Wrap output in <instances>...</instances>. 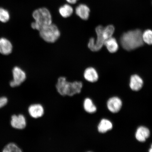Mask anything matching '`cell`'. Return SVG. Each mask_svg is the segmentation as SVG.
<instances>
[{"label": "cell", "mask_w": 152, "mask_h": 152, "mask_svg": "<svg viewBox=\"0 0 152 152\" xmlns=\"http://www.w3.org/2000/svg\"><path fill=\"white\" fill-rule=\"evenodd\" d=\"M142 41L149 45H152V30L147 29L145 30L142 34Z\"/></svg>", "instance_id": "cell-21"}, {"label": "cell", "mask_w": 152, "mask_h": 152, "mask_svg": "<svg viewBox=\"0 0 152 152\" xmlns=\"http://www.w3.org/2000/svg\"><path fill=\"white\" fill-rule=\"evenodd\" d=\"M76 14L82 20H87L90 16V10L87 5L80 4L78 5L75 9Z\"/></svg>", "instance_id": "cell-10"}, {"label": "cell", "mask_w": 152, "mask_h": 152, "mask_svg": "<svg viewBox=\"0 0 152 152\" xmlns=\"http://www.w3.org/2000/svg\"><path fill=\"white\" fill-rule=\"evenodd\" d=\"M115 30V27L112 25H110L106 26L105 27H104L102 33L106 40L110 37H113Z\"/></svg>", "instance_id": "cell-20"}, {"label": "cell", "mask_w": 152, "mask_h": 152, "mask_svg": "<svg viewBox=\"0 0 152 152\" xmlns=\"http://www.w3.org/2000/svg\"><path fill=\"white\" fill-rule=\"evenodd\" d=\"M35 22L31 24L34 29L39 31L42 28L52 23V15L48 9L42 7L36 10L33 13Z\"/></svg>", "instance_id": "cell-3"}, {"label": "cell", "mask_w": 152, "mask_h": 152, "mask_svg": "<svg viewBox=\"0 0 152 152\" xmlns=\"http://www.w3.org/2000/svg\"><path fill=\"white\" fill-rule=\"evenodd\" d=\"M28 111L30 116L35 119L42 117L44 114L43 106L40 104H31L28 107Z\"/></svg>", "instance_id": "cell-8"}, {"label": "cell", "mask_w": 152, "mask_h": 152, "mask_svg": "<svg viewBox=\"0 0 152 152\" xmlns=\"http://www.w3.org/2000/svg\"><path fill=\"white\" fill-rule=\"evenodd\" d=\"M150 131L147 128L140 126L138 129L136 134V137L139 141L145 142L150 136Z\"/></svg>", "instance_id": "cell-14"}, {"label": "cell", "mask_w": 152, "mask_h": 152, "mask_svg": "<svg viewBox=\"0 0 152 152\" xmlns=\"http://www.w3.org/2000/svg\"><path fill=\"white\" fill-rule=\"evenodd\" d=\"M143 84V80L139 76L134 75L131 77L130 86L132 90L134 91H139L142 88Z\"/></svg>", "instance_id": "cell-13"}, {"label": "cell", "mask_w": 152, "mask_h": 152, "mask_svg": "<svg viewBox=\"0 0 152 152\" xmlns=\"http://www.w3.org/2000/svg\"><path fill=\"white\" fill-rule=\"evenodd\" d=\"M3 152H22V151L17 144L13 142H10L4 147Z\"/></svg>", "instance_id": "cell-19"}, {"label": "cell", "mask_w": 152, "mask_h": 152, "mask_svg": "<svg viewBox=\"0 0 152 152\" xmlns=\"http://www.w3.org/2000/svg\"><path fill=\"white\" fill-rule=\"evenodd\" d=\"M113 125L110 121L107 119H102L99 124L98 129L99 132L104 133L111 130Z\"/></svg>", "instance_id": "cell-16"}, {"label": "cell", "mask_w": 152, "mask_h": 152, "mask_svg": "<svg viewBox=\"0 0 152 152\" xmlns=\"http://www.w3.org/2000/svg\"><path fill=\"white\" fill-rule=\"evenodd\" d=\"M13 80L10 82L11 87L14 88L20 86L26 80V74L23 70L18 66H15L12 71Z\"/></svg>", "instance_id": "cell-6"}, {"label": "cell", "mask_w": 152, "mask_h": 152, "mask_svg": "<svg viewBox=\"0 0 152 152\" xmlns=\"http://www.w3.org/2000/svg\"><path fill=\"white\" fill-rule=\"evenodd\" d=\"M83 106L85 111L87 113H93L96 111V106L90 98L85 99L83 102Z\"/></svg>", "instance_id": "cell-18"}, {"label": "cell", "mask_w": 152, "mask_h": 152, "mask_svg": "<svg viewBox=\"0 0 152 152\" xmlns=\"http://www.w3.org/2000/svg\"><path fill=\"white\" fill-rule=\"evenodd\" d=\"M122 102L117 97L110 98L108 101L107 106L110 111L113 113H117L121 110L122 106Z\"/></svg>", "instance_id": "cell-9"}, {"label": "cell", "mask_w": 152, "mask_h": 152, "mask_svg": "<svg viewBox=\"0 0 152 152\" xmlns=\"http://www.w3.org/2000/svg\"><path fill=\"white\" fill-rule=\"evenodd\" d=\"M104 27L102 26H99L96 28L97 38H90L88 43V47L92 52H97L102 48L106 41L104 37L102 31Z\"/></svg>", "instance_id": "cell-5"}, {"label": "cell", "mask_w": 152, "mask_h": 152, "mask_svg": "<svg viewBox=\"0 0 152 152\" xmlns=\"http://www.w3.org/2000/svg\"><path fill=\"white\" fill-rule=\"evenodd\" d=\"M83 77L86 80L91 83L96 82L99 78L98 72L95 68L92 67L87 68L85 70Z\"/></svg>", "instance_id": "cell-11"}, {"label": "cell", "mask_w": 152, "mask_h": 152, "mask_svg": "<svg viewBox=\"0 0 152 152\" xmlns=\"http://www.w3.org/2000/svg\"><path fill=\"white\" fill-rule=\"evenodd\" d=\"M39 35L48 43H54L59 38L61 33L57 26L51 24L42 28L39 31Z\"/></svg>", "instance_id": "cell-4"}, {"label": "cell", "mask_w": 152, "mask_h": 152, "mask_svg": "<svg viewBox=\"0 0 152 152\" xmlns=\"http://www.w3.org/2000/svg\"><path fill=\"white\" fill-rule=\"evenodd\" d=\"M104 45H105L109 52L112 53L116 52L119 48V45L116 39L113 37L106 40Z\"/></svg>", "instance_id": "cell-15"}, {"label": "cell", "mask_w": 152, "mask_h": 152, "mask_svg": "<svg viewBox=\"0 0 152 152\" xmlns=\"http://www.w3.org/2000/svg\"><path fill=\"white\" fill-rule=\"evenodd\" d=\"M59 12L63 18H66L71 16L73 14V9L71 5L66 4L60 7Z\"/></svg>", "instance_id": "cell-17"}, {"label": "cell", "mask_w": 152, "mask_h": 152, "mask_svg": "<svg viewBox=\"0 0 152 152\" xmlns=\"http://www.w3.org/2000/svg\"><path fill=\"white\" fill-rule=\"evenodd\" d=\"M10 18L9 11L4 9L0 7V21L3 23L8 22Z\"/></svg>", "instance_id": "cell-22"}, {"label": "cell", "mask_w": 152, "mask_h": 152, "mask_svg": "<svg viewBox=\"0 0 152 152\" xmlns=\"http://www.w3.org/2000/svg\"><path fill=\"white\" fill-rule=\"evenodd\" d=\"M142 32L140 29L129 31L121 36L120 42L124 49L127 51L135 49L143 45Z\"/></svg>", "instance_id": "cell-1"}, {"label": "cell", "mask_w": 152, "mask_h": 152, "mask_svg": "<svg viewBox=\"0 0 152 152\" xmlns=\"http://www.w3.org/2000/svg\"><path fill=\"white\" fill-rule=\"evenodd\" d=\"M8 102V99L7 97L2 96L0 97V109L4 107Z\"/></svg>", "instance_id": "cell-23"}, {"label": "cell", "mask_w": 152, "mask_h": 152, "mask_svg": "<svg viewBox=\"0 0 152 152\" xmlns=\"http://www.w3.org/2000/svg\"><path fill=\"white\" fill-rule=\"evenodd\" d=\"M149 152H152V145H151V149H150L149 150Z\"/></svg>", "instance_id": "cell-25"}, {"label": "cell", "mask_w": 152, "mask_h": 152, "mask_svg": "<svg viewBox=\"0 0 152 152\" xmlns=\"http://www.w3.org/2000/svg\"><path fill=\"white\" fill-rule=\"evenodd\" d=\"M83 87L81 81H68L64 77H60L58 79L56 87L58 94L62 96H73L81 92Z\"/></svg>", "instance_id": "cell-2"}, {"label": "cell", "mask_w": 152, "mask_h": 152, "mask_svg": "<svg viewBox=\"0 0 152 152\" xmlns=\"http://www.w3.org/2000/svg\"><path fill=\"white\" fill-rule=\"evenodd\" d=\"M12 45L9 40L5 38L0 39V53L4 55H8L12 52Z\"/></svg>", "instance_id": "cell-12"}, {"label": "cell", "mask_w": 152, "mask_h": 152, "mask_svg": "<svg viewBox=\"0 0 152 152\" xmlns=\"http://www.w3.org/2000/svg\"><path fill=\"white\" fill-rule=\"evenodd\" d=\"M68 3L70 4H75L78 0H66Z\"/></svg>", "instance_id": "cell-24"}, {"label": "cell", "mask_w": 152, "mask_h": 152, "mask_svg": "<svg viewBox=\"0 0 152 152\" xmlns=\"http://www.w3.org/2000/svg\"><path fill=\"white\" fill-rule=\"evenodd\" d=\"M10 123L12 128L17 130H23L26 126V119L22 114H14L11 116Z\"/></svg>", "instance_id": "cell-7"}]
</instances>
